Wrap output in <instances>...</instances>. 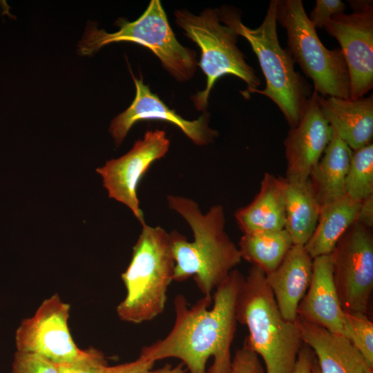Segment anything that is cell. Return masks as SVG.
Returning a JSON list of instances; mask_svg holds the SVG:
<instances>
[{"mask_svg": "<svg viewBox=\"0 0 373 373\" xmlns=\"http://www.w3.org/2000/svg\"><path fill=\"white\" fill-rule=\"evenodd\" d=\"M155 363L139 356L137 359L129 363L108 365L104 373H150Z\"/></svg>", "mask_w": 373, "mask_h": 373, "instance_id": "30", "label": "cell"}, {"mask_svg": "<svg viewBox=\"0 0 373 373\" xmlns=\"http://www.w3.org/2000/svg\"><path fill=\"white\" fill-rule=\"evenodd\" d=\"M56 365L58 373H104L108 365L101 351L89 347L74 360Z\"/></svg>", "mask_w": 373, "mask_h": 373, "instance_id": "26", "label": "cell"}, {"mask_svg": "<svg viewBox=\"0 0 373 373\" xmlns=\"http://www.w3.org/2000/svg\"><path fill=\"white\" fill-rule=\"evenodd\" d=\"M184 366L182 363L175 366L166 363L160 368L152 370L150 373H185L186 370Z\"/></svg>", "mask_w": 373, "mask_h": 373, "instance_id": "33", "label": "cell"}, {"mask_svg": "<svg viewBox=\"0 0 373 373\" xmlns=\"http://www.w3.org/2000/svg\"><path fill=\"white\" fill-rule=\"evenodd\" d=\"M318 100L324 118L352 151L372 142V94L354 99L318 95Z\"/></svg>", "mask_w": 373, "mask_h": 373, "instance_id": "18", "label": "cell"}, {"mask_svg": "<svg viewBox=\"0 0 373 373\" xmlns=\"http://www.w3.org/2000/svg\"><path fill=\"white\" fill-rule=\"evenodd\" d=\"M313 258L305 246L293 245L281 263L265 274L278 309L287 321H295L297 309L312 275Z\"/></svg>", "mask_w": 373, "mask_h": 373, "instance_id": "17", "label": "cell"}, {"mask_svg": "<svg viewBox=\"0 0 373 373\" xmlns=\"http://www.w3.org/2000/svg\"><path fill=\"white\" fill-rule=\"evenodd\" d=\"M360 204L345 195L321 206L315 229L305 245L312 258L330 254L342 236L356 222Z\"/></svg>", "mask_w": 373, "mask_h": 373, "instance_id": "22", "label": "cell"}, {"mask_svg": "<svg viewBox=\"0 0 373 373\" xmlns=\"http://www.w3.org/2000/svg\"><path fill=\"white\" fill-rule=\"evenodd\" d=\"M231 373H266L259 356L244 343L232 358Z\"/></svg>", "mask_w": 373, "mask_h": 373, "instance_id": "28", "label": "cell"}, {"mask_svg": "<svg viewBox=\"0 0 373 373\" xmlns=\"http://www.w3.org/2000/svg\"><path fill=\"white\" fill-rule=\"evenodd\" d=\"M116 25V32H107L88 23L78 45L79 54L91 55L111 43L132 42L151 50L176 80L185 82L193 76L198 66L195 51L178 41L160 0H151L136 20L119 19Z\"/></svg>", "mask_w": 373, "mask_h": 373, "instance_id": "7", "label": "cell"}, {"mask_svg": "<svg viewBox=\"0 0 373 373\" xmlns=\"http://www.w3.org/2000/svg\"><path fill=\"white\" fill-rule=\"evenodd\" d=\"M277 8L278 0H271L262 23L255 29L242 22L241 13L236 8L223 6L218 8V14L222 23L248 41L258 58L266 86L254 93L271 99L292 128L299 122L312 93L308 83L295 70L289 51L280 45Z\"/></svg>", "mask_w": 373, "mask_h": 373, "instance_id": "4", "label": "cell"}, {"mask_svg": "<svg viewBox=\"0 0 373 373\" xmlns=\"http://www.w3.org/2000/svg\"><path fill=\"white\" fill-rule=\"evenodd\" d=\"M70 305L57 294L45 299L35 314L22 321L15 334L17 351L38 354L55 364L71 361L82 352L68 327Z\"/></svg>", "mask_w": 373, "mask_h": 373, "instance_id": "11", "label": "cell"}, {"mask_svg": "<svg viewBox=\"0 0 373 373\" xmlns=\"http://www.w3.org/2000/svg\"><path fill=\"white\" fill-rule=\"evenodd\" d=\"M169 146L164 131L148 130L129 151L96 169L108 197L126 205L141 224L145 221L137 197L139 183L151 164L166 155Z\"/></svg>", "mask_w": 373, "mask_h": 373, "instance_id": "12", "label": "cell"}, {"mask_svg": "<svg viewBox=\"0 0 373 373\" xmlns=\"http://www.w3.org/2000/svg\"><path fill=\"white\" fill-rule=\"evenodd\" d=\"M345 10V5L341 0H316L309 18L315 29L322 28L332 17L343 13Z\"/></svg>", "mask_w": 373, "mask_h": 373, "instance_id": "29", "label": "cell"}, {"mask_svg": "<svg viewBox=\"0 0 373 373\" xmlns=\"http://www.w3.org/2000/svg\"><path fill=\"white\" fill-rule=\"evenodd\" d=\"M314 91L296 126L284 140L287 169L285 179L303 181L309 176L329 144L334 131L324 118Z\"/></svg>", "mask_w": 373, "mask_h": 373, "instance_id": "14", "label": "cell"}, {"mask_svg": "<svg viewBox=\"0 0 373 373\" xmlns=\"http://www.w3.org/2000/svg\"><path fill=\"white\" fill-rule=\"evenodd\" d=\"M234 216L243 234L284 229L286 212L283 177L265 173L254 199L238 209Z\"/></svg>", "mask_w": 373, "mask_h": 373, "instance_id": "19", "label": "cell"}, {"mask_svg": "<svg viewBox=\"0 0 373 373\" xmlns=\"http://www.w3.org/2000/svg\"><path fill=\"white\" fill-rule=\"evenodd\" d=\"M315 355L312 350L303 343L298 354L293 373H312Z\"/></svg>", "mask_w": 373, "mask_h": 373, "instance_id": "31", "label": "cell"}, {"mask_svg": "<svg viewBox=\"0 0 373 373\" xmlns=\"http://www.w3.org/2000/svg\"><path fill=\"white\" fill-rule=\"evenodd\" d=\"M142 227L131 262L122 274L126 296L116 308L122 321L135 324L163 312L175 267L169 233L146 222Z\"/></svg>", "mask_w": 373, "mask_h": 373, "instance_id": "5", "label": "cell"}, {"mask_svg": "<svg viewBox=\"0 0 373 373\" xmlns=\"http://www.w3.org/2000/svg\"><path fill=\"white\" fill-rule=\"evenodd\" d=\"M345 195L361 202L373 195V143L352 151L345 179Z\"/></svg>", "mask_w": 373, "mask_h": 373, "instance_id": "24", "label": "cell"}, {"mask_svg": "<svg viewBox=\"0 0 373 373\" xmlns=\"http://www.w3.org/2000/svg\"><path fill=\"white\" fill-rule=\"evenodd\" d=\"M345 331L347 338L373 367V323L367 315L345 312Z\"/></svg>", "mask_w": 373, "mask_h": 373, "instance_id": "25", "label": "cell"}, {"mask_svg": "<svg viewBox=\"0 0 373 373\" xmlns=\"http://www.w3.org/2000/svg\"><path fill=\"white\" fill-rule=\"evenodd\" d=\"M352 155V150L334 131L329 144L309 176L321 206L345 195V179Z\"/></svg>", "mask_w": 373, "mask_h": 373, "instance_id": "20", "label": "cell"}, {"mask_svg": "<svg viewBox=\"0 0 373 373\" xmlns=\"http://www.w3.org/2000/svg\"><path fill=\"white\" fill-rule=\"evenodd\" d=\"M166 199L169 208L185 220L193 233L190 242L177 231L169 233L173 281L193 277L203 296H211L242 260L238 247L224 231V209L217 204L202 213L198 204L189 198L169 195Z\"/></svg>", "mask_w": 373, "mask_h": 373, "instance_id": "2", "label": "cell"}, {"mask_svg": "<svg viewBox=\"0 0 373 373\" xmlns=\"http://www.w3.org/2000/svg\"><path fill=\"white\" fill-rule=\"evenodd\" d=\"M298 316L345 336L344 312L333 279L330 255L313 258L309 287L300 302Z\"/></svg>", "mask_w": 373, "mask_h": 373, "instance_id": "15", "label": "cell"}, {"mask_svg": "<svg viewBox=\"0 0 373 373\" xmlns=\"http://www.w3.org/2000/svg\"><path fill=\"white\" fill-rule=\"evenodd\" d=\"M296 321L321 373H373V367L347 338L299 316Z\"/></svg>", "mask_w": 373, "mask_h": 373, "instance_id": "16", "label": "cell"}, {"mask_svg": "<svg viewBox=\"0 0 373 373\" xmlns=\"http://www.w3.org/2000/svg\"><path fill=\"white\" fill-rule=\"evenodd\" d=\"M244 279L240 271L233 269L215 289L213 298L203 296L192 306L184 295H177L170 332L142 347L140 356L154 362L178 358L189 373H231L236 301Z\"/></svg>", "mask_w": 373, "mask_h": 373, "instance_id": "1", "label": "cell"}, {"mask_svg": "<svg viewBox=\"0 0 373 373\" xmlns=\"http://www.w3.org/2000/svg\"><path fill=\"white\" fill-rule=\"evenodd\" d=\"M356 222L369 229H372L373 195H370L361 202Z\"/></svg>", "mask_w": 373, "mask_h": 373, "instance_id": "32", "label": "cell"}, {"mask_svg": "<svg viewBox=\"0 0 373 373\" xmlns=\"http://www.w3.org/2000/svg\"><path fill=\"white\" fill-rule=\"evenodd\" d=\"M277 21L285 28L288 50L314 91L322 97L350 99V77L340 48L327 49L320 40L301 0H278Z\"/></svg>", "mask_w": 373, "mask_h": 373, "instance_id": "8", "label": "cell"}, {"mask_svg": "<svg viewBox=\"0 0 373 373\" xmlns=\"http://www.w3.org/2000/svg\"><path fill=\"white\" fill-rule=\"evenodd\" d=\"M12 373H58L56 364L33 353L17 351Z\"/></svg>", "mask_w": 373, "mask_h": 373, "instance_id": "27", "label": "cell"}, {"mask_svg": "<svg viewBox=\"0 0 373 373\" xmlns=\"http://www.w3.org/2000/svg\"><path fill=\"white\" fill-rule=\"evenodd\" d=\"M237 322L245 325L247 347L262 359L266 373H293L303 344L296 321L280 314L265 273L251 265L236 301Z\"/></svg>", "mask_w": 373, "mask_h": 373, "instance_id": "3", "label": "cell"}, {"mask_svg": "<svg viewBox=\"0 0 373 373\" xmlns=\"http://www.w3.org/2000/svg\"><path fill=\"white\" fill-rule=\"evenodd\" d=\"M135 86V96L131 106L111 122L109 132L117 146H119L132 126L142 120H162L178 127L184 135L198 146L213 142L218 135L209 125V116L204 113L197 119L188 120L170 108L146 85L142 77L131 73Z\"/></svg>", "mask_w": 373, "mask_h": 373, "instance_id": "13", "label": "cell"}, {"mask_svg": "<svg viewBox=\"0 0 373 373\" xmlns=\"http://www.w3.org/2000/svg\"><path fill=\"white\" fill-rule=\"evenodd\" d=\"M333 279L343 312L367 315L373 290V235L352 224L330 253Z\"/></svg>", "mask_w": 373, "mask_h": 373, "instance_id": "9", "label": "cell"}, {"mask_svg": "<svg viewBox=\"0 0 373 373\" xmlns=\"http://www.w3.org/2000/svg\"><path fill=\"white\" fill-rule=\"evenodd\" d=\"M352 12L332 17L325 30L341 46L350 77V99L363 97L373 87L372 1H350Z\"/></svg>", "mask_w": 373, "mask_h": 373, "instance_id": "10", "label": "cell"}, {"mask_svg": "<svg viewBox=\"0 0 373 373\" xmlns=\"http://www.w3.org/2000/svg\"><path fill=\"white\" fill-rule=\"evenodd\" d=\"M285 202V229L293 245L307 242L316 226L321 204L309 178L303 181L288 180L283 177Z\"/></svg>", "mask_w": 373, "mask_h": 373, "instance_id": "21", "label": "cell"}, {"mask_svg": "<svg viewBox=\"0 0 373 373\" xmlns=\"http://www.w3.org/2000/svg\"><path fill=\"white\" fill-rule=\"evenodd\" d=\"M292 245L291 238L284 229L244 233L238 247L242 259L267 274L278 267Z\"/></svg>", "mask_w": 373, "mask_h": 373, "instance_id": "23", "label": "cell"}, {"mask_svg": "<svg viewBox=\"0 0 373 373\" xmlns=\"http://www.w3.org/2000/svg\"><path fill=\"white\" fill-rule=\"evenodd\" d=\"M312 373H321L320 371H319V368H318V366L317 365L316 361V358H315V360H314V364H313Z\"/></svg>", "mask_w": 373, "mask_h": 373, "instance_id": "34", "label": "cell"}, {"mask_svg": "<svg viewBox=\"0 0 373 373\" xmlns=\"http://www.w3.org/2000/svg\"><path fill=\"white\" fill-rule=\"evenodd\" d=\"M174 15L176 24L201 51L198 65L207 77V84L203 90L191 97L196 109L207 113L211 90L224 75L236 76L246 83L245 97L254 93L261 85L260 80L237 46V33L220 21L218 8H206L199 15L178 10Z\"/></svg>", "mask_w": 373, "mask_h": 373, "instance_id": "6", "label": "cell"}]
</instances>
